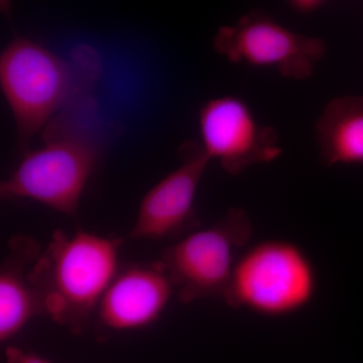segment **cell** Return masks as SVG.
Returning a JSON list of instances; mask_svg holds the SVG:
<instances>
[{"label": "cell", "instance_id": "1", "mask_svg": "<svg viewBox=\"0 0 363 363\" xmlns=\"http://www.w3.org/2000/svg\"><path fill=\"white\" fill-rule=\"evenodd\" d=\"M123 240L78 230L52 234L30 272L43 315L80 335L116 276Z\"/></svg>", "mask_w": 363, "mask_h": 363}, {"label": "cell", "instance_id": "2", "mask_svg": "<svg viewBox=\"0 0 363 363\" xmlns=\"http://www.w3.org/2000/svg\"><path fill=\"white\" fill-rule=\"evenodd\" d=\"M99 71L96 52L87 47L68 62L30 40L7 45L0 58V81L21 143L30 142L60 109L87 97Z\"/></svg>", "mask_w": 363, "mask_h": 363}, {"label": "cell", "instance_id": "3", "mask_svg": "<svg viewBox=\"0 0 363 363\" xmlns=\"http://www.w3.org/2000/svg\"><path fill=\"white\" fill-rule=\"evenodd\" d=\"M44 145L26 152L1 182L2 199H28L74 216L98 159V143L75 114L55 116L45 126Z\"/></svg>", "mask_w": 363, "mask_h": 363}, {"label": "cell", "instance_id": "4", "mask_svg": "<svg viewBox=\"0 0 363 363\" xmlns=\"http://www.w3.org/2000/svg\"><path fill=\"white\" fill-rule=\"evenodd\" d=\"M318 288L316 267L304 248L266 240L240 253L223 298L234 309L277 319L309 307Z\"/></svg>", "mask_w": 363, "mask_h": 363}, {"label": "cell", "instance_id": "5", "mask_svg": "<svg viewBox=\"0 0 363 363\" xmlns=\"http://www.w3.org/2000/svg\"><path fill=\"white\" fill-rule=\"evenodd\" d=\"M252 235L245 210L233 207L213 225L196 229L162 252L166 269L183 304L224 297L238 262V252Z\"/></svg>", "mask_w": 363, "mask_h": 363}, {"label": "cell", "instance_id": "6", "mask_svg": "<svg viewBox=\"0 0 363 363\" xmlns=\"http://www.w3.org/2000/svg\"><path fill=\"white\" fill-rule=\"evenodd\" d=\"M213 47L231 63L271 69L293 80L312 77L326 54L323 40L294 32L259 11L219 28Z\"/></svg>", "mask_w": 363, "mask_h": 363}, {"label": "cell", "instance_id": "7", "mask_svg": "<svg viewBox=\"0 0 363 363\" xmlns=\"http://www.w3.org/2000/svg\"><path fill=\"white\" fill-rule=\"evenodd\" d=\"M199 130L208 157L230 175L276 161L283 152L278 133L260 123L240 97L227 95L206 102L200 111Z\"/></svg>", "mask_w": 363, "mask_h": 363}, {"label": "cell", "instance_id": "8", "mask_svg": "<svg viewBox=\"0 0 363 363\" xmlns=\"http://www.w3.org/2000/svg\"><path fill=\"white\" fill-rule=\"evenodd\" d=\"M180 154V166L150 189L140 202L131 240L180 238L199 227L196 196L211 160L194 142L184 143Z\"/></svg>", "mask_w": 363, "mask_h": 363}, {"label": "cell", "instance_id": "9", "mask_svg": "<svg viewBox=\"0 0 363 363\" xmlns=\"http://www.w3.org/2000/svg\"><path fill=\"white\" fill-rule=\"evenodd\" d=\"M175 288L161 262L121 267L95 313L98 326L124 332L147 328L160 319Z\"/></svg>", "mask_w": 363, "mask_h": 363}, {"label": "cell", "instance_id": "10", "mask_svg": "<svg viewBox=\"0 0 363 363\" xmlns=\"http://www.w3.org/2000/svg\"><path fill=\"white\" fill-rule=\"evenodd\" d=\"M39 242L30 236L18 234L9 241L0 267V341L16 337L26 324L43 315L30 272L39 259Z\"/></svg>", "mask_w": 363, "mask_h": 363}, {"label": "cell", "instance_id": "11", "mask_svg": "<svg viewBox=\"0 0 363 363\" xmlns=\"http://www.w3.org/2000/svg\"><path fill=\"white\" fill-rule=\"evenodd\" d=\"M315 138L325 166L363 164V95L329 101L315 124Z\"/></svg>", "mask_w": 363, "mask_h": 363}, {"label": "cell", "instance_id": "12", "mask_svg": "<svg viewBox=\"0 0 363 363\" xmlns=\"http://www.w3.org/2000/svg\"><path fill=\"white\" fill-rule=\"evenodd\" d=\"M288 6L298 16H310L320 13L327 6V2L324 0H292L289 1Z\"/></svg>", "mask_w": 363, "mask_h": 363}, {"label": "cell", "instance_id": "13", "mask_svg": "<svg viewBox=\"0 0 363 363\" xmlns=\"http://www.w3.org/2000/svg\"><path fill=\"white\" fill-rule=\"evenodd\" d=\"M6 355L9 363H51L35 353L14 346L6 348Z\"/></svg>", "mask_w": 363, "mask_h": 363}]
</instances>
